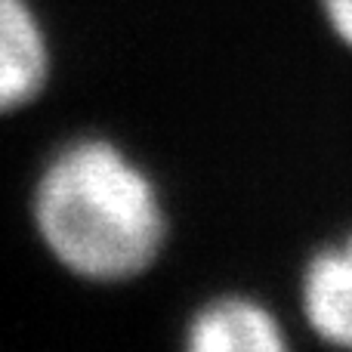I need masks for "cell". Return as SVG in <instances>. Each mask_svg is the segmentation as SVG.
<instances>
[{"label": "cell", "instance_id": "obj_1", "mask_svg": "<svg viewBox=\"0 0 352 352\" xmlns=\"http://www.w3.org/2000/svg\"><path fill=\"white\" fill-rule=\"evenodd\" d=\"M31 217L50 256L93 285L146 275L170 232L158 182L105 136H74L50 155L34 179Z\"/></svg>", "mask_w": 352, "mask_h": 352}, {"label": "cell", "instance_id": "obj_2", "mask_svg": "<svg viewBox=\"0 0 352 352\" xmlns=\"http://www.w3.org/2000/svg\"><path fill=\"white\" fill-rule=\"evenodd\" d=\"M297 294L306 328L331 346L352 349V229L306 256Z\"/></svg>", "mask_w": 352, "mask_h": 352}, {"label": "cell", "instance_id": "obj_3", "mask_svg": "<svg viewBox=\"0 0 352 352\" xmlns=\"http://www.w3.org/2000/svg\"><path fill=\"white\" fill-rule=\"evenodd\" d=\"M186 346L195 352H278L287 346L285 324L248 294H219L192 312Z\"/></svg>", "mask_w": 352, "mask_h": 352}, {"label": "cell", "instance_id": "obj_4", "mask_svg": "<svg viewBox=\"0 0 352 352\" xmlns=\"http://www.w3.org/2000/svg\"><path fill=\"white\" fill-rule=\"evenodd\" d=\"M50 78V41L31 0H0V115L25 109Z\"/></svg>", "mask_w": 352, "mask_h": 352}, {"label": "cell", "instance_id": "obj_5", "mask_svg": "<svg viewBox=\"0 0 352 352\" xmlns=\"http://www.w3.org/2000/svg\"><path fill=\"white\" fill-rule=\"evenodd\" d=\"M318 10L334 41L352 53V0H318Z\"/></svg>", "mask_w": 352, "mask_h": 352}]
</instances>
